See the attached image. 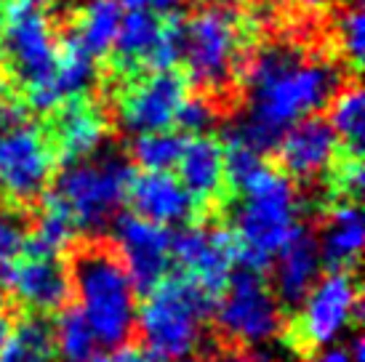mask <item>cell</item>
<instances>
[{
	"instance_id": "d4e9b609",
	"label": "cell",
	"mask_w": 365,
	"mask_h": 362,
	"mask_svg": "<svg viewBox=\"0 0 365 362\" xmlns=\"http://www.w3.org/2000/svg\"><path fill=\"white\" fill-rule=\"evenodd\" d=\"M331 128H334L339 144L346 147V155H363V136H365V99L360 83H341L331 101Z\"/></svg>"
},
{
	"instance_id": "5bb4252c",
	"label": "cell",
	"mask_w": 365,
	"mask_h": 362,
	"mask_svg": "<svg viewBox=\"0 0 365 362\" xmlns=\"http://www.w3.org/2000/svg\"><path fill=\"white\" fill-rule=\"evenodd\" d=\"M0 293H11L35 312H59L72 296L70 267L59 256H30L0 264Z\"/></svg>"
},
{
	"instance_id": "f546056e",
	"label": "cell",
	"mask_w": 365,
	"mask_h": 362,
	"mask_svg": "<svg viewBox=\"0 0 365 362\" xmlns=\"http://www.w3.org/2000/svg\"><path fill=\"white\" fill-rule=\"evenodd\" d=\"M336 43L349 61V67L357 70L363 64V51H365V14L360 3L346 6L339 19H336Z\"/></svg>"
},
{
	"instance_id": "b9f144b4",
	"label": "cell",
	"mask_w": 365,
	"mask_h": 362,
	"mask_svg": "<svg viewBox=\"0 0 365 362\" xmlns=\"http://www.w3.org/2000/svg\"><path fill=\"white\" fill-rule=\"evenodd\" d=\"M32 3H38V6H61L67 0H32Z\"/></svg>"
},
{
	"instance_id": "ab89813d",
	"label": "cell",
	"mask_w": 365,
	"mask_h": 362,
	"mask_svg": "<svg viewBox=\"0 0 365 362\" xmlns=\"http://www.w3.org/2000/svg\"><path fill=\"white\" fill-rule=\"evenodd\" d=\"M349 357H352V362H365V349H363V336H355L352 341H349Z\"/></svg>"
},
{
	"instance_id": "7402d4cb",
	"label": "cell",
	"mask_w": 365,
	"mask_h": 362,
	"mask_svg": "<svg viewBox=\"0 0 365 362\" xmlns=\"http://www.w3.org/2000/svg\"><path fill=\"white\" fill-rule=\"evenodd\" d=\"M163 21L153 11H128L123 14L115 43H112V64L123 75H136L147 70V61L153 56Z\"/></svg>"
},
{
	"instance_id": "4dcf8cb0",
	"label": "cell",
	"mask_w": 365,
	"mask_h": 362,
	"mask_svg": "<svg viewBox=\"0 0 365 362\" xmlns=\"http://www.w3.org/2000/svg\"><path fill=\"white\" fill-rule=\"evenodd\" d=\"M216 107H213L211 99H205V96H187L182 101V107L176 112V123L173 125H179L184 133H190V136H203L213 128V123H216Z\"/></svg>"
},
{
	"instance_id": "1f68e13d",
	"label": "cell",
	"mask_w": 365,
	"mask_h": 362,
	"mask_svg": "<svg viewBox=\"0 0 365 362\" xmlns=\"http://www.w3.org/2000/svg\"><path fill=\"white\" fill-rule=\"evenodd\" d=\"M179 61H182V21L168 19L163 21L160 38L147 61V70H173Z\"/></svg>"
},
{
	"instance_id": "7a4b0ae2",
	"label": "cell",
	"mask_w": 365,
	"mask_h": 362,
	"mask_svg": "<svg viewBox=\"0 0 365 362\" xmlns=\"http://www.w3.org/2000/svg\"><path fill=\"white\" fill-rule=\"evenodd\" d=\"M70 285L78 309L102 346L128 343L136 333V288L115 251L91 245L75 253Z\"/></svg>"
},
{
	"instance_id": "8fae6325",
	"label": "cell",
	"mask_w": 365,
	"mask_h": 362,
	"mask_svg": "<svg viewBox=\"0 0 365 362\" xmlns=\"http://www.w3.org/2000/svg\"><path fill=\"white\" fill-rule=\"evenodd\" d=\"M171 256L179 264L184 280H190L211 299L224 291L235 267L240 264V251L232 232L203 224H190L179 234H173Z\"/></svg>"
},
{
	"instance_id": "7bdbcfd3",
	"label": "cell",
	"mask_w": 365,
	"mask_h": 362,
	"mask_svg": "<svg viewBox=\"0 0 365 362\" xmlns=\"http://www.w3.org/2000/svg\"><path fill=\"white\" fill-rule=\"evenodd\" d=\"M213 6H232V3H237V0H211Z\"/></svg>"
},
{
	"instance_id": "8d00e7d4",
	"label": "cell",
	"mask_w": 365,
	"mask_h": 362,
	"mask_svg": "<svg viewBox=\"0 0 365 362\" xmlns=\"http://www.w3.org/2000/svg\"><path fill=\"white\" fill-rule=\"evenodd\" d=\"M19 120H21V104L11 99L9 90L3 88V83H0V131Z\"/></svg>"
},
{
	"instance_id": "6da1fadb",
	"label": "cell",
	"mask_w": 365,
	"mask_h": 362,
	"mask_svg": "<svg viewBox=\"0 0 365 362\" xmlns=\"http://www.w3.org/2000/svg\"><path fill=\"white\" fill-rule=\"evenodd\" d=\"M248 112L227 136L267 155L283 131L328 107L344 72L334 61L309 56L294 43H269L245 64Z\"/></svg>"
},
{
	"instance_id": "3957f363",
	"label": "cell",
	"mask_w": 365,
	"mask_h": 362,
	"mask_svg": "<svg viewBox=\"0 0 365 362\" xmlns=\"http://www.w3.org/2000/svg\"><path fill=\"white\" fill-rule=\"evenodd\" d=\"M302 200L294 181L283 171H272L269 165L259 173L243 192L235 211V240L240 251V264L248 269L269 267L272 256L291 232L299 227Z\"/></svg>"
},
{
	"instance_id": "8992f818",
	"label": "cell",
	"mask_w": 365,
	"mask_h": 362,
	"mask_svg": "<svg viewBox=\"0 0 365 362\" xmlns=\"http://www.w3.org/2000/svg\"><path fill=\"white\" fill-rule=\"evenodd\" d=\"M0 53L11 78L24 90L27 107L38 110L59 61V41L53 24L38 3L11 0L0 32Z\"/></svg>"
},
{
	"instance_id": "74e56055",
	"label": "cell",
	"mask_w": 365,
	"mask_h": 362,
	"mask_svg": "<svg viewBox=\"0 0 365 362\" xmlns=\"http://www.w3.org/2000/svg\"><path fill=\"white\" fill-rule=\"evenodd\" d=\"M312 362H352V357L346 343H325V346H317Z\"/></svg>"
},
{
	"instance_id": "52a82bcc",
	"label": "cell",
	"mask_w": 365,
	"mask_h": 362,
	"mask_svg": "<svg viewBox=\"0 0 365 362\" xmlns=\"http://www.w3.org/2000/svg\"><path fill=\"white\" fill-rule=\"evenodd\" d=\"M182 61L203 90L222 93L243 67V30L224 6L200 9L182 21Z\"/></svg>"
},
{
	"instance_id": "ee69618b",
	"label": "cell",
	"mask_w": 365,
	"mask_h": 362,
	"mask_svg": "<svg viewBox=\"0 0 365 362\" xmlns=\"http://www.w3.org/2000/svg\"><path fill=\"white\" fill-rule=\"evenodd\" d=\"M173 362H197V360H190V357H182V360H173Z\"/></svg>"
},
{
	"instance_id": "e0dca14e",
	"label": "cell",
	"mask_w": 365,
	"mask_h": 362,
	"mask_svg": "<svg viewBox=\"0 0 365 362\" xmlns=\"http://www.w3.org/2000/svg\"><path fill=\"white\" fill-rule=\"evenodd\" d=\"M128 202L136 216L160 227H184L192 222L197 202L184 184L171 171H142L133 173Z\"/></svg>"
},
{
	"instance_id": "836d02e7",
	"label": "cell",
	"mask_w": 365,
	"mask_h": 362,
	"mask_svg": "<svg viewBox=\"0 0 365 362\" xmlns=\"http://www.w3.org/2000/svg\"><path fill=\"white\" fill-rule=\"evenodd\" d=\"M334 184L341 197H349V200L360 197V192L365 187V168L357 155H346L344 160L336 165Z\"/></svg>"
},
{
	"instance_id": "d6986e66",
	"label": "cell",
	"mask_w": 365,
	"mask_h": 362,
	"mask_svg": "<svg viewBox=\"0 0 365 362\" xmlns=\"http://www.w3.org/2000/svg\"><path fill=\"white\" fill-rule=\"evenodd\" d=\"M176 179L184 190L195 197V202H213L222 197L227 179H224V144L208 133L184 139L182 155L176 162Z\"/></svg>"
},
{
	"instance_id": "2e32d148",
	"label": "cell",
	"mask_w": 365,
	"mask_h": 362,
	"mask_svg": "<svg viewBox=\"0 0 365 362\" xmlns=\"http://www.w3.org/2000/svg\"><path fill=\"white\" fill-rule=\"evenodd\" d=\"M272 293L280 306H299L323 272L320 242L309 227H296L283 248L272 256Z\"/></svg>"
},
{
	"instance_id": "d590c367",
	"label": "cell",
	"mask_w": 365,
	"mask_h": 362,
	"mask_svg": "<svg viewBox=\"0 0 365 362\" xmlns=\"http://www.w3.org/2000/svg\"><path fill=\"white\" fill-rule=\"evenodd\" d=\"M187 0H120L123 9L128 11H153V14H176Z\"/></svg>"
},
{
	"instance_id": "f6af8a7d",
	"label": "cell",
	"mask_w": 365,
	"mask_h": 362,
	"mask_svg": "<svg viewBox=\"0 0 365 362\" xmlns=\"http://www.w3.org/2000/svg\"><path fill=\"white\" fill-rule=\"evenodd\" d=\"M0 21H3V16H0Z\"/></svg>"
},
{
	"instance_id": "d6a6232c",
	"label": "cell",
	"mask_w": 365,
	"mask_h": 362,
	"mask_svg": "<svg viewBox=\"0 0 365 362\" xmlns=\"http://www.w3.org/2000/svg\"><path fill=\"white\" fill-rule=\"evenodd\" d=\"M27 234L30 232L16 213H3L0 216V264H11L19 256H24Z\"/></svg>"
},
{
	"instance_id": "5b68a950",
	"label": "cell",
	"mask_w": 365,
	"mask_h": 362,
	"mask_svg": "<svg viewBox=\"0 0 365 362\" xmlns=\"http://www.w3.org/2000/svg\"><path fill=\"white\" fill-rule=\"evenodd\" d=\"M133 165L118 152H93L72 160L56 176L53 195L64 202L81 232L107 229L128 202Z\"/></svg>"
},
{
	"instance_id": "cb8c5ba5",
	"label": "cell",
	"mask_w": 365,
	"mask_h": 362,
	"mask_svg": "<svg viewBox=\"0 0 365 362\" xmlns=\"http://www.w3.org/2000/svg\"><path fill=\"white\" fill-rule=\"evenodd\" d=\"M123 14H125V9L120 6V0H83L70 35L91 53L93 59L107 56L112 43H115Z\"/></svg>"
},
{
	"instance_id": "60d3db41",
	"label": "cell",
	"mask_w": 365,
	"mask_h": 362,
	"mask_svg": "<svg viewBox=\"0 0 365 362\" xmlns=\"http://www.w3.org/2000/svg\"><path fill=\"white\" fill-rule=\"evenodd\" d=\"M296 6H302V9L307 11H323L325 6H331L334 0H294Z\"/></svg>"
},
{
	"instance_id": "e575fe53",
	"label": "cell",
	"mask_w": 365,
	"mask_h": 362,
	"mask_svg": "<svg viewBox=\"0 0 365 362\" xmlns=\"http://www.w3.org/2000/svg\"><path fill=\"white\" fill-rule=\"evenodd\" d=\"M93 362H155V360L144 352L142 346H133V343H120V346H112L107 354H99Z\"/></svg>"
},
{
	"instance_id": "603a6c76",
	"label": "cell",
	"mask_w": 365,
	"mask_h": 362,
	"mask_svg": "<svg viewBox=\"0 0 365 362\" xmlns=\"http://www.w3.org/2000/svg\"><path fill=\"white\" fill-rule=\"evenodd\" d=\"M41 197V213H38L35 229L27 234L24 253H30V256H59L61 259V253L75 242L81 229L72 219V213L64 208V202L51 190H46Z\"/></svg>"
},
{
	"instance_id": "484cf974",
	"label": "cell",
	"mask_w": 365,
	"mask_h": 362,
	"mask_svg": "<svg viewBox=\"0 0 365 362\" xmlns=\"http://www.w3.org/2000/svg\"><path fill=\"white\" fill-rule=\"evenodd\" d=\"M53 328V360L93 362L99 357V338L78 306H61Z\"/></svg>"
},
{
	"instance_id": "ffe728a7",
	"label": "cell",
	"mask_w": 365,
	"mask_h": 362,
	"mask_svg": "<svg viewBox=\"0 0 365 362\" xmlns=\"http://www.w3.org/2000/svg\"><path fill=\"white\" fill-rule=\"evenodd\" d=\"M363 213L357 200L341 197L331 205L328 219L323 224V234L317 237L323 264L328 269H349L355 267L360 253H363Z\"/></svg>"
},
{
	"instance_id": "9c48e42d",
	"label": "cell",
	"mask_w": 365,
	"mask_h": 362,
	"mask_svg": "<svg viewBox=\"0 0 365 362\" xmlns=\"http://www.w3.org/2000/svg\"><path fill=\"white\" fill-rule=\"evenodd\" d=\"M360 317V288L349 269H331L317 277L309 288L294 322L296 341L304 346H325L336 343L352 322Z\"/></svg>"
},
{
	"instance_id": "4316f807",
	"label": "cell",
	"mask_w": 365,
	"mask_h": 362,
	"mask_svg": "<svg viewBox=\"0 0 365 362\" xmlns=\"http://www.w3.org/2000/svg\"><path fill=\"white\" fill-rule=\"evenodd\" d=\"M0 362H56L51 322L38 314L16 322L11 328L9 341L0 349Z\"/></svg>"
},
{
	"instance_id": "ba28073f",
	"label": "cell",
	"mask_w": 365,
	"mask_h": 362,
	"mask_svg": "<svg viewBox=\"0 0 365 362\" xmlns=\"http://www.w3.org/2000/svg\"><path fill=\"white\" fill-rule=\"evenodd\" d=\"M216 299V328L230 341L262 346L283 331V306L259 269L243 267L232 272Z\"/></svg>"
},
{
	"instance_id": "ac0fdd59",
	"label": "cell",
	"mask_w": 365,
	"mask_h": 362,
	"mask_svg": "<svg viewBox=\"0 0 365 362\" xmlns=\"http://www.w3.org/2000/svg\"><path fill=\"white\" fill-rule=\"evenodd\" d=\"M51 120V147L64 162L88 157L107 139V115L96 101L78 96L61 101Z\"/></svg>"
},
{
	"instance_id": "bcb514c9",
	"label": "cell",
	"mask_w": 365,
	"mask_h": 362,
	"mask_svg": "<svg viewBox=\"0 0 365 362\" xmlns=\"http://www.w3.org/2000/svg\"><path fill=\"white\" fill-rule=\"evenodd\" d=\"M9 3H11V0H9Z\"/></svg>"
},
{
	"instance_id": "7c38bea8",
	"label": "cell",
	"mask_w": 365,
	"mask_h": 362,
	"mask_svg": "<svg viewBox=\"0 0 365 362\" xmlns=\"http://www.w3.org/2000/svg\"><path fill=\"white\" fill-rule=\"evenodd\" d=\"M115 256L125 267L136 291H153L171 272L173 234L168 227L153 224L136 213H118L112 222Z\"/></svg>"
},
{
	"instance_id": "f1b7e54d",
	"label": "cell",
	"mask_w": 365,
	"mask_h": 362,
	"mask_svg": "<svg viewBox=\"0 0 365 362\" xmlns=\"http://www.w3.org/2000/svg\"><path fill=\"white\" fill-rule=\"evenodd\" d=\"M267 168L264 155L254 147H248L243 141L227 136L224 144V179L235 192H243L254 179H259V173Z\"/></svg>"
},
{
	"instance_id": "44dd1931",
	"label": "cell",
	"mask_w": 365,
	"mask_h": 362,
	"mask_svg": "<svg viewBox=\"0 0 365 362\" xmlns=\"http://www.w3.org/2000/svg\"><path fill=\"white\" fill-rule=\"evenodd\" d=\"M93 83H96V59L67 32L59 43V61L38 112H51L61 101L86 96L93 88Z\"/></svg>"
},
{
	"instance_id": "277c9868",
	"label": "cell",
	"mask_w": 365,
	"mask_h": 362,
	"mask_svg": "<svg viewBox=\"0 0 365 362\" xmlns=\"http://www.w3.org/2000/svg\"><path fill=\"white\" fill-rule=\"evenodd\" d=\"M213 299L184 277H165L147 291L136 306V331L142 333L144 352L155 362H173L190 357L203 343L205 317Z\"/></svg>"
},
{
	"instance_id": "83f0119b",
	"label": "cell",
	"mask_w": 365,
	"mask_h": 362,
	"mask_svg": "<svg viewBox=\"0 0 365 362\" xmlns=\"http://www.w3.org/2000/svg\"><path fill=\"white\" fill-rule=\"evenodd\" d=\"M182 133L163 128V131L139 133L131 147V157L142 171H173L182 155Z\"/></svg>"
},
{
	"instance_id": "30bf717a",
	"label": "cell",
	"mask_w": 365,
	"mask_h": 362,
	"mask_svg": "<svg viewBox=\"0 0 365 362\" xmlns=\"http://www.w3.org/2000/svg\"><path fill=\"white\" fill-rule=\"evenodd\" d=\"M56 165L48 136L27 123L0 131V195L11 202H32L48 190Z\"/></svg>"
},
{
	"instance_id": "9a60e30c",
	"label": "cell",
	"mask_w": 365,
	"mask_h": 362,
	"mask_svg": "<svg viewBox=\"0 0 365 362\" xmlns=\"http://www.w3.org/2000/svg\"><path fill=\"white\" fill-rule=\"evenodd\" d=\"M339 139H336L331 123L320 115H309L288 125L274 144L280 168L288 179L312 181L331 171L339 157Z\"/></svg>"
},
{
	"instance_id": "4fadbf2b",
	"label": "cell",
	"mask_w": 365,
	"mask_h": 362,
	"mask_svg": "<svg viewBox=\"0 0 365 362\" xmlns=\"http://www.w3.org/2000/svg\"><path fill=\"white\" fill-rule=\"evenodd\" d=\"M187 96L184 75L176 70H153L125 86L118 99V120L136 136L171 128Z\"/></svg>"
},
{
	"instance_id": "f35d334b",
	"label": "cell",
	"mask_w": 365,
	"mask_h": 362,
	"mask_svg": "<svg viewBox=\"0 0 365 362\" xmlns=\"http://www.w3.org/2000/svg\"><path fill=\"white\" fill-rule=\"evenodd\" d=\"M11 328H14V320H11L9 312H6V309H3V304H0V349H3V343L9 341Z\"/></svg>"
}]
</instances>
